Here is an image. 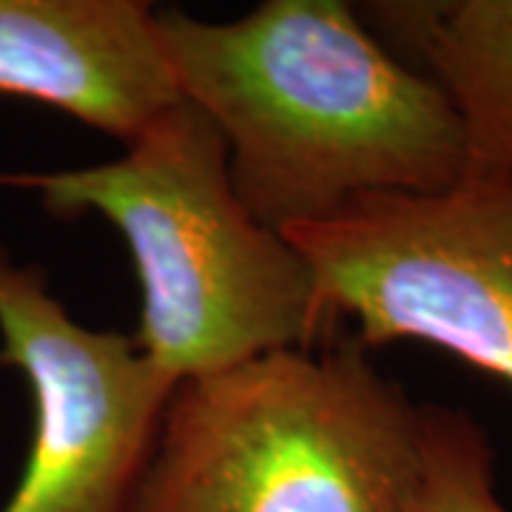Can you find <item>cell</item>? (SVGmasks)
<instances>
[{"label": "cell", "instance_id": "1", "mask_svg": "<svg viewBox=\"0 0 512 512\" xmlns=\"http://www.w3.org/2000/svg\"><path fill=\"white\" fill-rule=\"evenodd\" d=\"M168 72L211 120L234 191L274 231L365 194H436L470 171L439 83L342 0H265L237 20L157 9Z\"/></svg>", "mask_w": 512, "mask_h": 512}, {"label": "cell", "instance_id": "2", "mask_svg": "<svg viewBox=\"0 0 512 512\" xmlns=\"http://www.w3.org/2000/svg\"><path fill=\"white\" fill-rule=\"evenodd\" d=\"M126 154L66 171H0L46 214L109 220L140 279L137 348L174 384L279 350L336 342L308 259L251 217L234 191L220 131L177 100Z\"/></svg>", "mask_w": 512, "mask_h": 512}, {"label": "cell", "instance_id": "3", "mask_svg": "<svg viewBox=\"0 0 512 512\" xmlns=\"http://www.w3.org/2000/svg\"><path fill=\"white\" fill-rule=\"evenodd\" d=\"M421 404L359 342L180 382L128 512H407Z\"/></svg>", "mask_w": 512, "mask_h": 512}, {"label": "cell", "instance_id": "4", "mask_svg": "<svg viewBox=\"0 0 512 512\" xmlns=\"http://www.w3.org/2000/svg\"><path fill=\"white\" fill-rule=\"evenodd\" d=\"M279 234L365 350L424 342L512 387V177L467 171L436 194H365Z\"/></svg>", "mask_w": 512, "mask_h": 512}, {"label": "cell", "instance_id": "5", "mask_svg": "<svg viewBox=\"0 0 512 512\" xmlns=\"http://www.w3.org/2000/svg\"><path fill=\"white\" fill-rule=\"evenodd\" d=\"M0 367L32 399L29 453L0 512H128L177 384L134 336L77 322L46 271L3 245Z\"/></svg>", "mask_w": 512, "mask_h": 512}, {"label": "cell", "instance_id": "6", "mask_svg": "<svg viewBox=\"0 0 512 512\" xmlns=\"http://www.w3.org/2000/svg\"><path fill=\"white\" fill-rule=\"evenodd\" d=\"M0 94L123 143L183 100L146 0H0Z\"/></svg>", "mask_w": 512, "mask_h": 512}, {"label": "cell", "instance_id": "7", "mask_svg": "<svg viewBox=\"0 0 512 512\" xmlns=\"http://www.w3.org/2000/svg\"><path fill=\"white\" fill-rule=\"evenodd\" d=\"M373 12L453 103L470 171L512 177V0H402Z\"/></svg>", "mask_w": 512, "mask_h": 512}, {"label": "cell", "instance_id": "8", "mask_svg": "<svg viewBox=\"0 0 512 512\" xmlns=\"http://www.w3.org/2000/svg\"><path fill=\"white\" fill-rule=\"evenodd\" d=\"M407 512H510L495 490V450L470 413L421 404V473Z\"/></svg>", "mask_w": 512, "mask_h": 512}]
</instances>
